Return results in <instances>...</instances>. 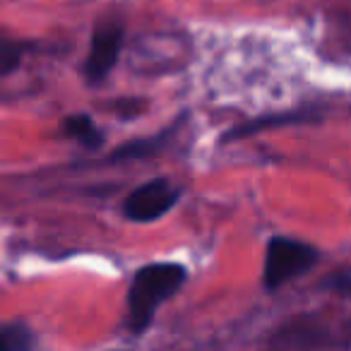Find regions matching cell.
I'll return each mask as SVG.
<instances>
[{
    "instance_id": "277c9868",
    "label": "cell",
    "mask_w": 351,
    "mask_h": 351,
    "mask_svg": "<svg viewBox=\"0 0 351 351\" xmlns=\"http://www.w3.org/2000/svg\"><path fill=\"white\" fill-rule=\"evenodd\" d=\"M123 46V27L118 22H104L94 29L92 46H89L84 75L89 82H101L113 70Z\"/></svg>"
},
{
    "instance_id": "8992f818",
    "label": "cell",
    "mask_w": 351,
    "mask_h": 351,
    "mask_svg": "<svg viewBox=\"0 0 351 351\" xmlns=\"http://www.w3.org/2000/svg\"><path fill=\"white\" fill-rule=\"evenodd\" d=\"M308 118H313V113L308 116V113H289V116H269V118H260V121H250V123H245V125H241V128H236V130H231L229 135L224 137L226 142L229 140H241V137H248V135H253V132H258V130H263V128H272V125H279L282 121H308Z\"/></svg>"
},
{
    "instance_id": "6da1fadb",
    "label": "cell",
    "mask_w": 351,
    "mask_h": 351,
    "mask_svg": "<svg viewBox=\"0 0 351 351\" xmlns=\"http://www.w3.org/2000/svg\"><path fill=\"white\" fill-rule=\"evenodd\" d=\"M186 282V269L176 263H154L142 267L132 279L128 293V317L135 335L145 332L154 320V313L173 291Z\"/></svg>"
},
{
    "instance_id": "3957f363",
    "label": "cell",
    "mask_w": 351,
    "mask_h": 351,
    "mask_svg": "<svg viewBox=\"0 0 351 351\" xmlns=\"http://www.w3.org/2000/svg\"><path fill=\"white\" fill-rule=\"evenodd\" d=\"M176 202H178V191L164 178H154L125 197L123 215L132 221H154L169 215Z\"/></svg>"
},
{
    "instance_id": "52a82bcc",
    "label": "cell",
    "mask_w": 351,
    "mask_h": 351,
    "mask_svg": "<svg viewBox=\"0 0 351 351\" xmlns=\"http://www.w3.org/2000/svg\"><path fill=\"white\" fill-rule=\"evenodd\" d=\"M166 135H159V137H152V140H140V142H130V145H125L123 149H118L116 154H113V159H140V156H147L152 154V152L159 149L161 140H164Z\"/></svg>"
},
{
    "instance_id": "ba28073f",
    "label": "cell",
    "mask_w": 351,
    "mask_h": 351,
    "mask_svg": "<svg viewBox=\"0 0 351 351\" xmlns=\"http://www.w3.org/2000/svg\"><path fill=\"white\" fill-rule=\"evenodd\" d=\"M20 49H17L15 44H10V41L0 39V75L3 73H10V70L17 68V63H20Z\"/></svg>"
},
{
    "instance_id": "5b68a950",
    "label": "cell",
    "mask_w": 351,
    "mask_h": 351,
    "mask_svg": "<svg viewBox=\"0 0 351 351\" xmlns=\"http://www.w3.org/2000/svg\"><path fill=\"white\" fill-rule=\"evenodd\" d=\"M63 132L84 147H99L101 145V132H99V128L94 125L92 118L84 116V113H75V116L65 118Z\"/></svg>"
},
{
    "instance_id": "9c48e42d",
    "label": "cell",
    "mask_w": 351,
    "mask_h": 351,
    "mask_svg": "<svg viewBox=\"0 0 351 351\" xmlns=\"http://www.w3.org/2000/svg\"><path fill=\"white\" fill-rule=\"evenodd\" d=\"M0 351H12L10 339H8V335H0Z\"/></svg>"
},
{
    "instance_id": "7a4b0ae2",
    "label": "cell",
    "mask_w": 351,
    "mask_h": 351,
    "mask_svg": "<svg viewBox=\"0 0 351 351\" xmlns=\"http://www.w3.org/2000/svg\"><path fill=\"white\" fill-rule=\"evenodd\" d=\"M317 260L315 248L308 243L293 239H272L267 243V253H265V287L277 289L282 284L296 279L306 269H311Z\"/></svg>"
}]
</instances>
